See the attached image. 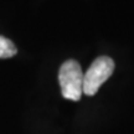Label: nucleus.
<instances>
[{"mask_svg":"<svg viewBox=\"0 0 134 134\" xmlns=\"http://www.w3.org/2000/svg\"><path fill=\"white\" fill-rule=\"evenodd\" d=\"M58 81L63 98L80 100L83 87V72L76 60H68L62 63L58 71Z\"/></svg>","mask_w":134,"mask_h":134,"instance_id":"1","label":"nucleus"},{"mask_svg":"<svg viewBox=\"0 0 134 134\" xmlns=\"http://www.w3.org/2000/svg\"><path fill=\"white\" fill-rule=\"evenodd\" d=\"M114 71V61L108 56L97 57L87 72L83 75L82 93L87 96H94L100 86L104 83Z\"/></svg>","mask_w":134,"mask_h":134,"instance_id":"2","label":"nucleus"},{"mask_svg":"<svg viewBox=\"0 0 134 134\" xmlns=\"http://www.w3.org/2000/svg\"><path fill=\"white\" fill-rule=\"evenodd\" d=\"M18 53V48L9 38L0 35V58H10Z\"/></svg>","mask_w":134,"mask_h":134,"instance_id":"3","label":"nucleus"}]
</instances>
